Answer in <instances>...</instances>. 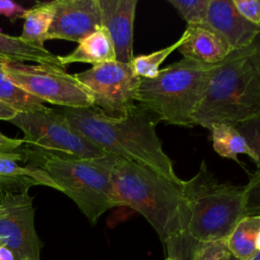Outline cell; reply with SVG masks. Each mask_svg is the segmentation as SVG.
Returning <instances> with one entry per match:
<instances>
[{
    "label": "cell",
    "mask_w": 260,
    "mask_h": 260,
    "mask_svg": "<svg viewBox=\"0 0 260 260\" xmlns=\"http://www.w3.org/2000/svg\"><path fill=\"white\" fill-rule=\"evenodd\" d=\"M59 112L106 154L144 166L172 181H182L162 149L155 130L158 122L140 106L136 105L120 118L109 117L94 107L61 108Z\"/></svg>",
    "instance_id": "obj_1"
},
{
    "label": "cell",
    "mask_w": 260,
    "mask_h": 260,
    "mask_svg": "<svg viewBox=\"0 0 260 260\" xmlns=\"http://www.w3.org/2000/svg\"><path fill=\"white\" fill-rule=\"evenodd\" d=\"M260 115V43L232 51L216 63L193 114V124L237 126Z\"/></svg>",
    "instance_id": "obj_2"
},
{
    "label": "cell",
    "mask_w": 260,
    "mask_h": 260,
    "mask_svg": "<svg viewBox=\"0 0 260 260\" xmlns=\"http://www.w3.org/2000/svg\"><path fill=\"white\" fill-rule=\"evenodd\" d=\"M259 172L245 186L220 182L204 160L195 176L183 180L189 209L186 233L197 242L226 240L247 215H259Z\"/></svg>",
    "instance_id": "obj_3"
},
{
    "label": "cell",
    "mask_w": 260,
    "mask_h": 260,
    "mask_svg": "<svg viewBox=\"0 0 260 260\" xmlns=\"http://www.w3.org/2000/svg\"><path fill=\"white\" fill-rule=\"evenodd\" d=\"M112 182L116 206H128L139 212L162 243L186 232L189 209L183 180L172 181L149 168L117 157Z\"/></svg>",
    "instance_id": "obj_4"
},
{
    "label": "cell",
    "mask_w": 260,
    "mask_h": 260,
    "mask_svg": "<svg viewBox=\"0 0 260 260\" xmlns=\"http://www.w3.org/2000/svg\"><path fill=\"white\" fill-rule=\"evenodd\" d=\"M21 152L24 161L46 172L58 191L71 198L91 224L116 207L112 182L116 156L77 158L28 146H24Z\"/></svg>",
    "instance_id": "obj_5"
},
{
    "label": "cell",
    "mask_w": 260,
    "mask_h": 260,
    "mask_svg": "<svg viewBox=\"0 0 260 260\" xmlns=\"http://www.w3.org/2000/svg\"><path fill=\"white\" fill-rule=\"evenodd\" d=\"M215 65L183 58L159 70L154 78L140 77L136 104L157 122L194 126L193 114Z\"/></svg>",
    "instance_id": "obj_6"
},
{
    "label": "cell",
    "mask_w": 260,
    "mask_h": 260,
    "mask_svg": "<svg viewBox=\"0 0 260 260\" xmlns=\"http://www.w3.org/2000/svg\"><path fill=\"white\" fill-rule=\"evenodd\" d=\"M24 134L25 146L77 158H93L106 155L79 132L59 112L46 106L17 113L9 121Z\"/></svg>",
    "instance_id": "obj_7"
},
{
    "label": "cell",
    "mask_w": 260,
    "mask_h": 260,
    "mask_svg": "<svg viewBox=\"0 0 260 260\" xmlns=\"http://www.w3.org/2000/svg\"><path fill=\"white\" fill-rule=\"evenodd\" d=\"M9 79L19 88L43 102L61 108H90L93 100L88 89L65 68L51 65L2 63Z\"/></svg>",
    "instance_id": "obj_8"
},
{
    "label": "cell",
    "mask_w": 260,
    "mask_h": 260,
    "mask_svg": "<svg viewBox=\"0 0 260 260\" xmlns=\"http://www.w3.org/2000/svg\"><path fill=\"white\" fill-rule=\"evenodd\" d=\"M74 76L90 92L93 107L109 117H123L137 105L140 77L133 72L130 64L106 62Z\"/></svg>",
    "instance_id": "obj_9"
},
{
    "label": "cell",
    "mask_w": 260,
    "mask_h": 260,
    "mask_svg": "<svg viewBox=\"0 0 260 260\" xmlns=\"http://www.w3.org/2000/svg\"><path fill=\"white\" fill-rule=\"evenodd\" d=\"M32 200L28 191H0V242L15 260H41L43 244L35 226Z\"/></svg>",
    "instance_id": "obj_10"
},
{
    "label": "cell",
    "mask_w": 260,
    "mask_h": 260,
    "mask_svg": "<svg viewBox=\"0 0 260 260\" xmlns=\"http://www.w3.org/2000/svg\"><path fill=\"white\" fill-rule=\"evenodd\" d=\"M100 26L98 0H55V15L46 40L79 43Z\"/></svg>",
    "instance_id": "obj_11"
},
{
    "label": "cell",
    "mask_w": 260,
    "mask_h": 260,
    "mask_svg": "<svg viewBox=\"0 0 260 260\" xmlns=\"http://www.w3.org/2000/svg\"><path fill=\"white\" fill-rule=\"evenodd\" d=\"M137 0H98L101 23L114 45L116 61L130 64L133 59V28Z\"/></svg>",
    "instance_id": "obj_12"
},
{
    "label": "cell",
    "mask_w": 260,
    "mask_h": 260,
    "mask_svg": "<svg viewBox=\"0 0 260 260\" xmlns=\"http://www.w3.org/2000/svg\"><path fill=\"white\" fill-rule=\"evenodd\" d=\"M206 24L218 32L233 50L251 45L260 32V25L245 19L232 0H209Z\"/></svg>",
    "instance_id": "obj_13"
},
{
    "label": "cell",
    "mask_w": 260,
    "mask_h": 260,
    "mask_svg": "<svg viewBox=\"0 0 260 260\" xmlns=\"http://www.w3.org/2000/svg\"><path fill=\"white\" fill-rule=\"evenodd\" d=\"M183 37L184 40L177 50L184 59L215 64L234 51L229 43L206 23L187 25Z\"/></svg>",
    "instance_id": "obj_14"
},
{
    "label": "cell",
    "mask_w": 260,
    "mask_h": 260,
    "mask_svg": "<svg viewBox=\"0 0 260 260\" xmlns=\"http://www.w3.org/2000/svg\"><path fill=\"white\" fill-rule=\"evenodd\" d=\"M20 151L0 152V191H28L31 186L43 185L58 190L56 184L42 169L26 164Z\"/></svg>",
    "instance_id": "obj_15"
},
{
    "label": "cell",
    "mask_w": 260,
    "mask_h": 260,
    "mask_svg": "<svg viewBox=\"0 0 260 260\" xmlns=\"http://www.w3.org/2000/svg\"><path fill=\"white\" fill-rule=\"evenodd\" d=\"M63 67L75 62L99 65L106 62L116 61L115 49L111 37L104 26L79 41L78 46L71 53L58 56Z\"/></svg>",
    "instance_id": "obj_16"
},
{
    "label": "cell",
    "mask_w": 260,
    "mask_h": 260,
    "mask_svg": "<svg viewBox=\"0 0 260 260\" xmlns=\"http://www.w3.org/2000/svg\"><path fill=\"white\" fill-rule=\"evenodd\" d=\"M0 62L23 63L35 62L37 64L51 65L65 68L59 62L58 56L46 48H40L23 42L19 37H12L0 31Z\"/></svg>",
    "instance_id": "obj_17"
},
{
    "label": "cell",
    "mask_w": 260,
    "mask_h": 260,
    "mask_svg": "<svg viewBox=\"0 0 260 260\" xmlns=\"http://www.w3.org/2000/svg\"><path fill=\"white\" fill-rule=\"evenodd\" d=\"M226 245L238 260H247L260 251V215L243 217L226 238Z\"/></svg>",
    "instance_id": "obj_18"
},
{
    "label": "cell",
    "mask_w": 260,
    "mask_h": 260,
    "mask_svg": "<svg viewBox=\"0 0 260 260\" xmlns=\"http://www.w3.org/2000/svg\"><path fill=\"white\" fill-rule=\"evenodd\" d=\"M213 149L222 157L240 162L238 155H249L255 164L259 165V153L251 148L245 137L235 126L226 124H214L210 127Z\"/></svg>",
    "instance_id": "obj_19"
},
{
    "label": "cell",
    "mask_w": 260,
    "mask_h": 260,
    "mask_svg": "<svg viewBox=\"0 0 260 260\" xmlns=\"http://www.w3.org/2000/svg\"><path fill=\"white\" fill-rule=\"evenodd\" d=\"M55 15V1L38 3L26 9L21 18H24L20 39L30 45L45 48L47 34Z\"/></svg>",
    "instance_id": "obj_20"
},
{
    "label": "cell",
    "mask_w": 260,
    "mask_h": 260,
    "mask_svg": "<svg viewBox=\"0 0 260 260\" xmlns=\"http://www.w3.org/2000/svg\"><path fill=\"white\" fill-rule=\"evenodd\" d=\"M0 102L18 113L28 112L44 106V102L16 86L3 70L0 62Z\"/></svg>",
    "instance_id": "obj_21"
},
{
    "label": "cell",
    "mask_w": 260,
    "mask_h": 260,
    "mask_svg": "<svg viewBox=\"0 0 260 260\" xmlns=\"http://www.w3.org/2000/svg\"><path fill=\"white\" fill-rule=\"evenodd\" d=\"M183 40L184 37L182 35L177 42L166 48H162L150 54L133 57L132 61L130 62L133 72L141 78H154L158 74L159 65L171 53H173L180 47Z\"/></svg>",
    "instance_id": "obj_22"
},
{
    "label": "cell",
    "mask_w": 260,
    "mask_h": 260,
    "mask_svg": "<svg viewBox=\"0 0 260 260\" xmlns=\"http://www.w3.org/2000/svg\"><path fill=\"white\" fill-rule=\"evenodd\" d=\"M168 2L187 22V25L206 23L209 0H169Z\"/></svg>",
    "instance_id": "obj_23"
},
{
    "label": "cell",
    "mask_w": 260,
    "mask_h": 260,
    "mask_svg": "<svg viewBox=\"0 0 260 260\" xmlns=\"http://www.w3.org/2000/svg\"><path fill=\"white\" fill-rule=\"evenodd\" d=\"M197 243L186 232L171 237L164 243L167 250L166 260H193Z\"/></svg>",
    "instance_id": "obj_24"
},
{
    "label": "cell",
    "mask_w": 260,
    "mask_h": 260,
    "mask_svg": "<svg viewBox=\"0 0 260 260\" xmlns=\"http://www.w3.org/2000/svg\"><path fill=\"white\" fill-rule=\"evenodd\" d=\"M226 240L198 242L193 260H231Z\"/></svg>",
    "instance_id": "obj_25"
},
{
    "label": "cell",
    "mask_w": 260,
    "mask_h": 260,
    "mask_svg": "<svg viewBox=\"0 0 260 260\" xmlns=\"http://www.w3.org/2000/svg\"><path fill=\"white\" fill-rule=\"evenodd\" d=\"M237 11L248 21L260 25V1L232 0Z\"/></svg>",
    "instance_id": "obj_26"
},
{
    "label": "cell",
    "mask_w": 260,
    "mask_h": 260,
    "mask_svg": "<svg viewBox=\"0 0 260 260\" xmlns=\"http://www.w3.org/2000/svg\"><path fill=\"white\" fill-rule=\"evenodd\" d=\"M26 9L11 0H0V14L9 18L11 21L22 17Z\"/></svg>",
    "instance_id": "obj_27"
},
{
    "label": "cell",
    "mask_w": 260,
    "mask_h": 260,
    "mask_svg": "<svg viewBox=\"0 0 260 260\" xmlns=\"http://www.w3.org/2000/svg\"><path fill=\"white\" fill-rule=\"evenodd\" d=\"M24 144L22 139L10 138L0 132V152L13 151Z\"/></svg>",
    "instance_id": "obj_28"
},
{
    "label": "cell",
    "mask_w": 260,
    "mask_h": 260,
    "mask_svg": "<svg viewBox=\"0 0 260 260\" xmlns=\"http://www.w3.org/2000/svg\"><path fill=\"white\" fill-rule=\"evenodd\" d=\"M17 111L10 108L8 105L0 102V120L10 121L17 115Z\"/></svg>",
    "instance_id": "obj_29"
},
{
    "label": "cell",
    "mask_w": 260,
    "mask_h": 260,
    "mask_svg": "<svg viewBox=\"0 0 260 260\" xmlns=\"http://www.w3.org/2000/svg\"><path fill=\"white\" fill-rule=\"evenodd\" d=\"M0 260H15L13 253L5 246H0Z\"/></svg>",
    "instance_id": "obj_30"
},
{
    "label": "cell",
    "mask_w": 260,
    "mask_h": 260,
    "mask_svg": "<svg viewBox=\"0 0 260 260\" xmlns=\"http://www.w3.org/2000/svg\"><path fill=\"white\" fill-rule=\"evenodd\" d=\"M247 260H260V251L256 252L254 255H252L250 258H248Z\"/></svg>",
    "instance_id": "obj_31"
},
{
    "label": "cell",
    "mask_w": 260,
    "mask_h": 260,
    "mask_svg": "<svg viewBox=\"0 0 260 260\" xmlns=\"http://www.w3.org/2000/svg\"><path fill=\"white\" fill-rule=\"evenodd\" d=\"M231 260H238V259H237V258H235V257H233V256H232V258H231Z\"/></svg>",
    "instance_id": "obj_32"
},
{
    "label": "cell",
    "mask_w": 260,
    "mask_h": 260,
    "mask_svg": "<svg viewBox=\"0 0 260 260\" xmlns=\"http://www.w3.org/2000/svg\"><path fill=\"white\" fill-rule=\"evenodd\" d=\"M0 246H4V245H3V244L0 242Z\"/></svg>",
    "instance_id": "obj_33"
},
{
    "label": "cell",
    "mask_w": 260,
    "mask_h": 260,
    "mask_svg": "<svg viewBox=\"0 0 260 260\" xmlns=\"http://www.w3.org/2000/svg\"><path fill=\"white\" fill-rule=\"evenodd\" d=\"M23 260H29V259H23Z\"/></svg>",
    "instance_id": "obj_34"
}]
</instances>
